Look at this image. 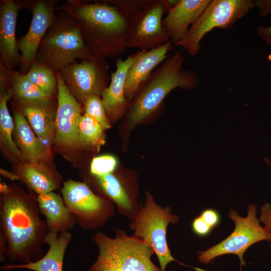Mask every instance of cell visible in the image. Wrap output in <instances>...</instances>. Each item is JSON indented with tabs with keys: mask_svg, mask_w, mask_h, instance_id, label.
I'll return each instance as SVG.
<instances>
[{
	"mask_svg": "<svg viewBox=\"0 0 271 271\" xmlns=\"http://www.w3.org/2000/svg\"><path fill=\"white\" fill-rule=\"evenodd\" d=\"M174 47L169 40L163 45L149 50H143L129 66L126 76L124 94L131 100L138 88L168 56Z\"/></svg>",
	"mask_w": 271,
	"mask_h": 271,
	"instance_id": "14",
	"label": "cell"
},
{
	"mask_svg": "<svg viewBox=\"0 0 271 271\" xmlns=\"http://www.w3.org/2000/svg\"><path fill=\"white\" fill-rule=\"evenodd\" d=\"M104 130L97 120L85 113L81 116L78 125L79 145L99 150L105 142Z\"/></svg>",
	"mask_w": 271,
	"mask_h": 271,
	"instance_id": "26",
	"label": "cell"
},
{
	"mask_svg": "<svg viewBox=\"0 0 271 271\" xmlns=\"http://www.w3.org/2000/svg\"><path fill=\"white\" fill-rule=\"evenodd\" d=\"M12 93L22 106L52 105V96L33 84L25 74L11 70Z\"/></svg>",
	"mask_w": 271,
	"mask_h": 271,
	"instance_id": "23",
	"label": "cell"
},
{
	"mask_svg": "<svg viewBox=\"0 0 271 271\" xmlns=\"http://www.w3.org/2000/svg\"><path fill=\"white\" fill-rule=\"evenodd\" d=\"M1 174L6 178L13 181L20 180L19 176L16 173L10 172L3 169L0 170Z\"/></svg>",
	"mask_w": 271,
	"mask_h": 271,
	"instance_id": "36",
	"label": "cell"
},
{
	"mask_svg": "<svg viewBox=\"0 0 271 271\" xmlns=\"http://www.w3.org/2000/svg\"><path fill=\"white\" fill-rule=\"evenodd\" d=\"M254 7L258 9V15L264 18L271 14V0L253 1Z\"/></svg>",
	"mask_w": 271,
	"mask_h": 271,
	"instance_id": "34",
	"label": "cell"
},
{
	"mask_svg": "<svg viewBox=\"0 0 271 271\" xmlns=\"http://www.w3.org/2000/svg\"><path fill=\"white\" fill-rule=\"evenodd\" d=\"M139 50L129 56L126 59L120 58L116 61V70L110 76V83L102 95V100L106 112L111 116H116L124 112L128 105V100L124 94V86L128 69L142 53Z\"/></svg>",
	"mask_w": 271,
	"mask_h": 271,
	"instance_id": "18",
	"label": "cell"
},
{
	"mask_svg": "<svg viewBox=\"0 0 271 271\" xmlns=\"http://www.w3.org/2000/svg\"><path fill=\"white\" fill-rule=\"evenodd\" d=\"M229 217L235 223L234 231L225 239L205 251L199 252V261L208 264L214 258L226 254H233L239 257L240 266L246 264L243 254L252 244L262 240L269 241L265 228L259 224L256 218V208L254 204L247 207V215L240 217L238 212L230 209Z\"/></svg>",
	"mask_w": 271,
	"mask_h": 271,
	"instance_id": "9",
	"label": "cell"
},
{
	"mask_svg": "<svg viewBox=\"0 0 271 271\" xmlns=\"http://www.w3.org/2000/svg\"><path fill=\"white\" fill-rule=\"evenodd\" d=\"M37 197L10 187L0 205V239L6 244L5 258L26 263L44 255L50 232L42 219Z\"/></svg>",
	"mask_w": 271,
	"mask_h": 271,
	"instance_id": "1",
	"label": "cell"
},
{
	"mask_svg": "<svg viewBox=\"0 0 271 271\" xmlns=\"http://www.w3.org/2000/svg\"><path fill=\"white\" fill-rule=\"evenodd\" d=\"M171 209L162 208L147 193L144 206L133 217L130 227L134 231V236L148 243L156 254L161 271H165L168 264L177 261L171 254L167 242L166 233L169 223H176L177 215L171 213Z\"/></svg>",
	"mask_w": 271,
	"mask_h": 271,
	"instance_id": "6",
	"label": "cell"
},
{
	"mask_svg": "<svg viewBox=\"0 0 271 271\" xmlns=\"http://www.w3.org/2000/svg\"><path fill=\"white\" fill-rule=\"evenodd\" d=\"M37 200L50 232L60 233L74 227V218L59 194L53 191L38 195Z\"/></svg>",
	"mask_w": 271,
	"mask_h": 271,
	"instance_id": "19",
	"label": "cell"
},
{
	"mask_svg": "<svg viewBox=\"0 0 271 271\" xmlns=\"http://www.w3.org/2000/svg\"><path fill=\"white\" fill-rule=\"evenodd\" d=\"M23 113L36 134L49 151L55 137L56 110L50 105H24Z\"/></svg>",
	"mask_w": 271,
	"mask_h": 271,
	"instance_id": "21",
	"label": "cell"
},
{
	"mask_svg": "<svg viewBox=\"0 0 271 271\" xmlns=\"http://www.w3.org/2000/svg\"><path fill=\"white\" fill-rule=\"evenodd\" d=\"M17 174L37 195L54 191L60 184V177L39 163L22 164Z\"/></svg>",
	"mask_w": 271,
	"mask_h": 271,
	"instance_id": "22",
	"label": "cell"
},
{
	"mask_svg": "<svg viewBox=\"0 0 271 271\" xmlns=\"http://www.w3.org/2000/svg\"><path fill=\"white\" fill-rule=\"evenodd\" d=\"M56 74L58 101L54 141L56 144L65 147L77 146L79 145L78 125L82 115L81 105L70 92L60 72L57 71Z\"/></svg>",
	"mask_w": 271,
	"mask_h": 271,
	"instance_id": "13",
	"label": "cell"
},
{
	"mask_svg": "<svg viewBox=\"0 0 271 271\" xmlns=\"http://www.w3.org/2000/svg\"><path fill=\"white\" fill-rule=\"evenodd\" d=\"M22 3L12 0L1 1L0 7V53L4 66L10 70L20 63L16 38V25Z\"/></svg>",
	"mask_w": 271,
	"mask_h": 271,
	"instance_id": "15",
	"label": "cell"
},
{
	"mask_svg": "<svg viewBox=\"0 0 271 271\" xmlns=\"http://www.w3.org/2000/svg\"><path fill=\"white\" fill-rule=\"evenodd\" d=\"M261 213L260 221L265 225V229L266 230L271 242V204L264 203L260 207ZM271 247V245H270Z\"/></svg>",
	"mask_w": 271,
	"mask_h": 271,
	"instance_id": "33",
	"label": "cell"
},
{
	"mask_svg": "<svg viewBox=\"0 0 271 271\" xmlns=\"http://www.w3.org/2000/svg\"><path fill=\"white\" fill-rule=\"evenodd\" d=\"M167 13L163 0H152L127 22V47L149 50L159 47L170 40L162 25Z\"/></svg>",
	"mask_w": 271,
	"mask_h": 271,
	"instance_id": "11",
	"label": "cell"
},
{
	"mask_svg": "<svg viewBox=\"0 0 271 271\" xmlns=\"http://www.w3.org/2000/svg\"><path fill=\"white\" fill-rule=\"evenodd\" d=\"M152 0H109L105 3L114 6L118 12L128 20L148 5Z\"/></svg>",
	"mask_w": 271,
	"mask_h": 271,
	"instance_id": "30",
	"label": "cell"
},
{
	"mask_svg": "<svg viewBox=\"0 0 271 271\" xmlns=\"http://www.w3.org/2000/svg\"><path fill=\"white\" fill-rule=\"evenodd\" d=\"M83 104L85 114L97 120L104 129L110 127L102 100L100 97L97 96L88 97Z\"/></svg>",
	"mask_w": 271,
	"mask_h": 271,
	"instance_id": "28",
	"label": "cell"
},
{
	"mask_svg": "<svg viewBox=\"0 0 271 271\" xmlns=\"http://www.w3.org/2000/svg\"><path fill=\"white\" fill-rule=\"evenodd\" d=\"M184 60L182 51L170 53L142 83L130 105L128 118L130 127L155 113L174 89L197 86L199 77L195 72L184 69Z\"/></svg>",
	"mask_w": 271,
	"mask_h": 271,
	"instance_id": "3",
	"label": "cell"
},
{
	"mask_svg": "<svg viewBox=\"0 0 271 271\" xmlns=\"http://www.w3.org/2000/svg\"><path fill=\"white\" fill-rule=\"evenodd\" d=\"M55 10L78 22L83 40L94 56L115 58L127 48V22L114 6L104 1L73 0L56 6Z\"/></svg>",
	"mask_w": 271,
	"mask_h": 271,
	"instance_id": "2",
	"label": "cell"
},
{
	"mask_svg": "<svg viewBox=\"0 0 271 271\" xmlns=\"http://www.w3.org/2000/svg\"><path fill=\"white\" fill-rule=\"evenodd\" d=\"M194 271H207V270L202 269V268H195Z\"/></svg>",
	"mask_w": 271,
	"mask_h": 271,
	"instance_id": "37",
	"label": "cell"
},
{
	"mask_svg": "<svg viewBox=\"0 0 271 271\" xmlns=\"http://www.w3.org/2000/svg\"><path fill=\"white\" fill-rule=\"evenodd\" d=\"M25 75L33 84L50 96L53 97L58 89L56 72L42 63L36 61Z\"/></svg>",
	"mask_w": 271,
	"mask_h": 271,
	"instance_id": "27",
	"label": "cell"
},
{
	"mask_svg": "<svg viewBox=\"0 0 271 271\" xmlns=\"http://www.w3.org/2000/svg\"><path fill=\"white\" fill-rule=\"evenodd\" d=\"M254 7L251 0H211L185 37L175 46L182 47L191 56H195L200 51L201 41L207 33L215 28H230Z\"/></svg>",
	"mask_w": 271,
	"mask_h": 271,
	"instance_id": "7",
	"label": "cell"
},
{
	"mask_svg": "<svg viewBox=\"0 0 271 271\" xmlns=\"http://www.w3.org/2000/svg\"><path fill=\"white\" fill-rule=\"evenodd\" d=\"M115 231V238L101 232L92 235L99 254L88 271H161L151 259L155 253L148 243L120 230Z\"/></svg>",
	"mask_w": 271,
	"mask_h": 271,
	"instance_id": "4",
	"label": "cell"
},
{
	"mask_svg": "<svg viewBox=\"0 0 271 271\" xmlns=\"http://www.w3.org/2000/svg\"><path fill=\"white\" fill-rule=\"evenodd\" d=\"M1 97H0V138L2 143L15 156L18 158L22 155L18 148L12 135L14 134V121L13 120L8 108L7 102L12 93V89L6 90L5 86L8 79V74L4 70H1Z\"/></svg>",
	"mask_w": 271,
	"mask_h": 271,
	"instance_id": "24",
	"label": "cell"
},
{
	"mask_svg": "<svg viewBox=\"0 0 271 271\" xmlns=\"http://www.w3.org/2000/svg\"><path fill=\"white\" fill-rule=\"evenodd\" d=\"M117 164L116 159L111 155L95 157L90 164V173L95 178L111 174L115 169Z\"/></svg>",
	"mask_w": 271,
	"mask_h": 271,
	"instance_id": "29",
	"label": "cell"
},
{
	"mask_svg": "<svg viewBox=\"0 0 271 271\" xmlns=\"http://www.w3.org/2000/svg\"><path fill=\"white\" fill-rule=\"evenodd\" d=\"M61 192L75 224L82 229L101 227L114 215L111 201L95 194L84 182L69 179L63 183Z\"/></svg>",
	"mask_w": 271,
	"mask_h": 271,
	"instance_id": "8",
	"label": "cell"
},
{
	"mask_svg": "<svg viewBox=\"0 0 271 271\" xmlns=\"http://www.w3.org/2000/svg\"><path fill=\"white\" fill-rule=\"evenodd\" d=\"M108 65L105 58L93 56L76 61L59 72L70 92L79 102L91 96H102L108 86Z\"/></svg>",
	"mask_w": 271,
	"mask_h": 271,
	"instance_id": "10",
	"label": "cell"
},
{
	"mask_svg": "<svg viewBox=\"0 0 271 271\" xmlns=\"http://www.w3.org/2000/svg\"><path fill=\"white\" fill-rule=\"evenodd\" d=\"M55 1L41 0L32 3V19L26 34L17 42L21 52L20 70L26 74L36 61L38 49L47 31L54 21Z\"/></svg>",
	"mask_w": 271,
	"mask_h": 271,
	"instance_id": "12",
	"label": "cell"
},
{
	"mask_svg": "<svg viewBox=\"0 0 271 271\" xmlns=\"http://www.w3.org/2000/svg\"><path fill=\"white\" fill-rule=\"evenodd\" d=\"M72 238L69 231L60 233L49 232L46 239L49 248L40 258L26 263L7 264L3 270L26 269L32 271H63V260L66 250Z\"/></svg>",
	"mask_w": 271,
	"mask_h": 271,
	"instance_id": "17",
	"label": "cell"
},
{
	"mask_svg": "<svg viewBox=\"0 0 271 271\" xmlns=\"http://www.w3.org/2000/svg\"><path fill=\"white\" fill-rule=\"evenodd\" d=\"M211 0H179L162 21V25L175 46L186 36Z\"/></svg>",
	"mask_w": 271,
	"mask_h": 271,
	"instance_id": "16",
	"label": "cell"
},
{
	"mask_svg": "<svg viewBox=\"0 0 271 271\" xmlns=\"http://www.w3.org/2000/svg\"><path fill=\"white\" fill-rule=\"evenodd\" d=\"M93 56L83 40L78 22L62 12L56 16L41 41L36 61L56 72L77 59Z\"/></svg>",
	"mask_w": 271,
	"mask_h": 271,
	"instance_id": "5",
	"label": "cell"
},
{
	"mask_svg": "<svg viewBox=\"0 0 271 271\" xmlns=\"http://www.w3.org/2000/svg\"><path fill=\"white\" fill-rule=\"evenodd\" d=\"M256 32L260 39L265 42L268 46H271V26H258Z\"/></svg>",
	"mask_w": 271,
	"mask_h": 271,
	"instance_id": "35",
	"label": "cell"
},
{
	"mask_svg": "<svg viewBox=\"0 0 271 271\" xmlns=\"http://www.w3.org/2000/svg\"><path fill=\"white\" fill-rule=\"evenodd\" d=\"M192 228L194 232L201 237L207 236L213 229L200 215L193 220Z\"/></svg>",
	"mask_w": 271,
	"mask_h": 271,
	"instance_id": "31",
	"label": "cell"
},
{
	"mask_svg": "<svg viewBox=\"0 0 271 271\" xmlns=\"http://www.w3.org/2000/svg\"><path fill=\"white\" fill-rule=\"evenodd\" d=\"M200 216L213 229L216 227L220 222L219 213L213 208H207L204 210Z\"/></svg>",
	"mask_w": 271,
	"mask_h": 271,
	"instance_id": "32",
	"label": "cell"
},
{
	"mask_svg": "<svg viewBox=\"0 0 271 271\" xmlns=\"http://www.w3.org/2000/svg\"><path fill=\"white\" fill-rule=\"evenodd\" d=\"M95 178L103 192L109 200L115 203L120 212L127 215L134 214L133 204L116 176L111 173Z\"/></svg>",
	"mask_w": 271,
	"mask_h": 271,
	"instance_id": "25",
	"label": "cell"
},
{
	"mask_svg": "<svg viewBox=\"0 0 271 271\" xmlns=\"http://www.w3.org/2000/svg\"><path fill=\"white\" fill-rule=\"evenodd\" d=\"M14 121L15 142L22 157L30 163L45 160L49 151L33 131L24 114L16 111Z\"/></svg>",
	"mask_w": 271,
	"mask_h": 271,
	"instance_id": "20",
	"label": "cell"
}]
</instances>
